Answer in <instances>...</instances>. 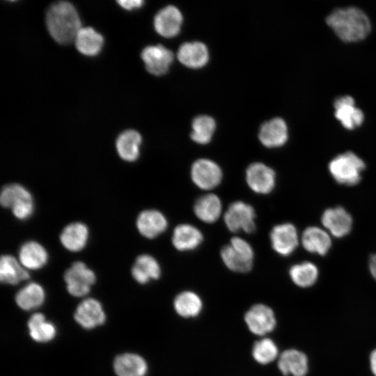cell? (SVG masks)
Wrapping results in <instances>:
<instances>
[{"instance_id":"1","label":"cell","mask_w":376,"mask_h":376,"mask_svg":"<svg viewBox=\"0 0 376 376\" xmlns=\"http://www.w3.org/2000/svg\"><path fill=\"white\" fill-rule=\"evenodd\" d=\"M45 20L49 34L61 45H67L75 40L81 28L76 8L65 1L51 5L47 11Z\"/></svg>"},{"instance_id":"2","label":"cell","mask_w":376,"mask_h":376,"mask_svg":"<svg viewBox=\"0 0 376 376\" xmlns=\"http://www.w3.org/2000/svg\"><path fill=\"white\" fill-rule=\"evenodd\" d=\"M326 22L340 39L347 42L363 40L371 29L368 16L356 7L336 9L328 15Z\"/></svg>"},{"instance_id":"3","label":"cell","mask_w":376,"mask_h":376,"mask_svg":"<svg viewBox=\"0 0 376 376\" xmlns=\"http://www.w3.org/2000/svg\"><path fill=\"white\" fill-rule=\"evenodd\" d=\"M365 169L363 159L350 151L336 156L329 164V171L333 178L338 183L348 186L360 182Z\"/></svg>"},{"instance_id":"4","label":"cell","mask_w":376,"mask_h":376,"mask_svg":"<svg viewBox=\"0 0 376 376\" xmlns=\"http://www.w3.org/2000/svg\"><path fill=\"white\" fill-rule=\"evenodd\" d=\"M253 256L251 246L239 237H233L230 243L221 251V257L225 265L236 272L245 273L250 271Z\"/></svg>"},{"instance_id":"5","label":"cell","mask_w":376,"mask_h":376,"mask_svg":"<svg viewBox=\"0 0 376 376\" xmlns=\"http://www.w3.org/2000/svg\"><path fill=\"white\" fill-rule=\"evenodd\" d=\"M0 202L3 207L10 208L14 216L20 220L28 219L33 212L31 194L19 184L6 185L1 190Z\"/></svg>"},{"instance_id":"6","label":"cell","mask_w":376,"mask_h":376,"mask_svg":"<svg viewBox=\"0 0 376 376\" xmlns=\"http://www.w3.org/2000/svg\"><path fill=\"white\" fill-rule=\"evenodd\" d=\"M255 219L253 207L241 201L231 203L224 214L225 224L232 232H253L256 229Z\"/></svg>"},{"instance_id":"7","label":"cell","mask_w":376,"mask_h":376,"mask_svg":"<svg viewBox=\"0 0 376 376\" xmlns=\"http://www.w3.org/2000/svg\"><path fill=\"white\" fill-rule=\"evenodd\" d=\"M95 273L81 261L74 263L64 274L67 290L75 297L87 295L91 286L95 283Z\"/></svg>"},{"instance_id":"8","label":"cell","mask_w":376,"mask_h":376,"mask_svg":"<svg viewBox=\"0 0 376 376\" xmlns=\"http://www.w3.org/2000/svg\"><path fill=\"white\" fill-rule=\"evenodd\" d=\"M244 320L249 331L258 336L271 333L276 325L274 311L263 304L252 306L245 313Z\"/></svg>"},{"instance_id":"9","label":"cell","mask_w":376,"mask_h":376,"mask_svg":"<svg viewBox=\"0 0 376 376\" xmlns=\"http://www.w3.org/2000/svg\"><path fill=\"white\" fill-rule=\"evenodd\" d=\"M191 178L198 187L208 190L221 182L222 171L216 162L208 159H199L191 166Z\"/></svg>"},{"instance_id":"10","label":"cell","mask_w":376,"mask_h":376,"mask_svg":"<svg viewBox=\"0 0 376 376\" xmlns=\"http://www.w3.org/2000/svg\"><path fill=\"white\" fill-rule=\"evenodd\" d=\"M246 180L256 193L267 194L274 188L276 174L270 167L260 162L250 164L246 171Z\"/></svg>"},{"instance_id":"11","label":"cell","mask_w":376,"mask_h":376,"mask_svg":"<svg viewBox=\"0 0 376 376\" xmlns=\"http://www.w3.org/2000/svg\"><path fill=\"white\" fill-rule=\"evenodd\" d=\"M270 241L276 252L283 256H289L299 244L297 228L290 223L276 225L270 233Z\"/></svg>"},{"instance_id":"12","label":"cell","mask_w":376,"mask_h":376,"mask_svg":"<svg viewBox=\"0 0 376 376\" xmlns=\"http://www.w3.org/2000/svg\"><path fill=\"white\" fill-rule=\"evenodd\" d=\"M146 70L154 75L165 74L173 61V52L162 45L145 47L141 54Z\"/></svg>"},{"instance_id":"13","label":"cell","mask_w":376,"mask_h":376,"mask_svg":"<svg viewBox=\"0 0 376 376\" xmlns=\"http://www.w3.org/2000/svg\"><path fill=\"white\" fill-rule=\"evenodd\" d=\"M321 222L329 234L338 238L347 235L352 226V216L340 206L324 210Z\"/></svg>"},{"instance_id":"14","label":"cell","mask_w":376,"mask_h":376,"mask_svg":"<svg viewBox=\"0 0 376 376\" xmlns=\"http://www.w3.org/2000/svg\"><path fill=\"white\" fill-rule=\"evenodd\" d=\"M75 319L83 328L91 329L105 322L106 315L101 304L89 298L81 302L75 313Z\"/></svg>"},{"instance_id":"15","label":"cell","mask_w":376,"mask_h":376,"mask_svg":"<svg viewBox=\"0 0 376 376\" xmlns=\"http://www.w3.org/2000/svg\"><path fill=\"white\" fill-rule=\"evenodd\" d=\"M278 368L285 376H306L308 371L307 356L297 349H288L279 357Z\"/></svg>"},{"instance_id":"16","label":"cell","mask_w":376,"mask_h":376,"mask_svg":"<svg viewBox=\"0 0 376 376\" xmlns=\"http://www.w3.org/2000/svg\"><path fill=\"white\" fill-rule=\"evenodd\" d=\"M334 105L336 118L346 129L352 130L363 123V113L355 107L354 100L351 96L345 95L338 97Z\"/></svg>"},{"instance_id":"17","label":"cell","mask_w":376,"mask_h":376,"mask_svg":"<svg viewBox=\"0 0 376 376\" xmlns=\"http://www.w3.org/2000/svg\"><path fill=\"white\" fill-rule=\"evenodd\" d=\"M182 22L180 11L175 6L170 5L157 13L154 19V26L159 35L171 38L178 33Z\"/></svg>"},{"instance_id":"18","label":"cell","mask_w":376,"mask_h":376,"mask_svg":"<svg viewBox=\"0 0 376 376\" xmlns=\"http://www.w3.org/2000/svg\"><path fill=\"white\" fill-rule=\"evenodd\" d=\"M258 137L260 142L267 148L284 145L288 137L285 122L281 118H274L265 122L260 129Z\"/></svg>"},{"instance_id":"19","label":"cell","mask_w":376,"mask_h":376,"mask_svg":"<svg viewBox=\"0 0 376 376\" xmlns=\"http://www.w3.org/2000/svg\"><path fill=\"white\" fill-rule=\"evenodd\" d=\"M167 225L164 215L156 210H144L139 214L136 219L139 232L149 239L162 234L166 229Z\"/></svg>"},{"instance_id":"20","label":"cell","mask_w":376,"mask_h":376,"mask_svg":"<svg viewBox=\"0 0 376 376\" xmlns=\"http://www.w3.org/2000/svg\"><path fill=\"white\" fill-rule=\"evenodd\" d=\"M301 244L307 251L324 256L331 246V240L327 230L318 226H309L302 233Z\"/></svg>"},{"instance_id":"21","label":"cell","mask_w":376,"mask_h":376,"mask_svg":"<svg viewBox=\"0 0 376 376\" xmlns=\"http://www.w3.org/2000/svg\"><path fill=\"white\" fill-rule=\"evenodd\" d=\"M113 369L118 376H145L148 365L142 357L133 353H125L116 357Z\"/></svg>"},{"instance_id":"22","label":"cell","mask_w":376,"mask_h":376,"mask_svg":"<svg viewBox=\"0 0 376 376\" xmlns=\"http://www.w3.org/2000/svg\"><path fill=\"white\" fill-rule=\"evenodd\" d=\"M203 239L201 232L196 227L188 224H182L175 228L172 243L178 251H191L197 248Z\"/></svg>"},{"instance_id":"23","label":"cell","mask_w":376,"mask_h":376,"mask_svg":"<svg viewBox=\"0 0 376 376\" xmlns=\"http://www.w3.org/2000/svg\"><path fill=\"white\" fill-rule=\"evenodd\" d=\"M208 51L206 46L201 42L183 43L178 49V58L185 65L192 68H201L208 61Z\"/></svg>"},{"instance_id":"24","label":"cell","mask_w":376,"mask_h":376,"mask_svg":"<svg viewBox=\"0 0 376 376\" xmlns=\"http://www.w3.org/2000/svg\"><path fill=\"white\" fill-rule=\"evenodd\" d=\"M19 259L21 265L26 269H38L47 263L48 254L41 244L34 241H29L21 246Z\"/></svg>"},{"instance_id":"25","label":"cell","mask_w":376,"mask_h":376,"mask_svg":"<svg viewBox=\"0 0 376 376\" xmlns=\"http://www.w3.org/2000/svg\"><path fill=\"white\" fill-rule=\"evenodd\" d=\"M88 238L87 226L80 222L72 223L64 228L60 235L63 246L70 251H79L86 246Z\"/></svg>"},{"instance_id":"26","label":"cell","mask_w":376,"mask_h":376,"mask_svg":"<svg viewBox=\"0 0 376 376\" xmlns=\"http://www.w3.org/2000/svg\"><path fill=\"white\" fill-rule=\"evenodd\" d=\"M132 275L139 283L146 284L152 279H157L161 275L158 262L152 256H139L132 268Z\"/></svg>"},{"instance_id":"27","label":"cell","mask_w":376,"mask_h":376,"mask_svg":"<svg viewBox=\"0 0 376 376\" xmlns=\"http://www.w3.org/2000/svg\"><path fill=\"white\" fill-rule=\"evenodd\" d=\"M194 211L196 216L202 221L214 223L221 213V200L214 194L202 196L195 202Z\"/></svg>"},{"instance_id":"28","label":"cell","mask_w":376,"mask_h":376,"mask_svg":"<svg viewBox=\"0 0 376 376\" xmlns=\"http://www.w3.org/2000/svg\"><path fill=\"white\" fill-rule=\"evenodd\" d=\"M75 44L77 49L86 56H95L103 45V37L91 27H81L78 31Z\"/></svg>"},{"instance_id":"29","label":"cell","mask_w":376,"mask_h":376,"mask_svg":"<svg viewBox=\"0 0 376 376\" xmlns=\"http://www.w3.org/2000/svg\"><path fill=\"white\" fill-rule=\"evenodd\" d=\"M141 134L133 130L122 132L116 140V149L119 156L127 162H134L139 156V147L141 143Z\"/></svg>"},{"instance_id":"30","label":"cell","mask_w":376,"mask_h":376,"mask_svg":"<svg viewBox=\"0 0 376 376\" xmlns=\"http://www.w3.org/2000/svg\"><path fill=\"white\" fill-rule=\"evenodd\" d=\"M173 308L181 317L189 318L198 316L203 308L201 297L194 292L183 291L174 299Z\"/></svg>"},{"instance_id":"31","label":"cell","mask_w":376,"mask_h":376,"mask_svg":"<svg viewBox=\"0 0 376 376\" xmlns=\"http://www.w3.org/2000/svg\"><path fill=\"white\" fill-rule=\"evenodd\" d=\"M20 264L13 256H2L0 260L1 281L15 285L28 279L29 274Z\"/></svg>"},{"instance_id":"32","label":"cell","mask_w":376,"mask_h":376,"mask_svg":"<svg viewBox=\"0 0 376 376\" xmlns=\"http://www.w3.org/2000/svg\"><path fill=\"white\" fill-rule=\"evenodd\" d=\"M45 297L42 287L38 283H30L17 293L15 301L22 309L30 311L41 306Z\"/></svg>"},{"instance_id":"33","label":"cell","mask_w":376,"mask_h":376,"mask_svg":"<svg viewBox=\"0 0 376 376\" xmlns=\"http://www.w3.org/2000/svg\"><path fill=\"white\" fill-rule=\"evenodd\" d=\"M29 334L33 340L39 343L52 340L56 336V327L50 322L46 320L42 313H35L28 321Z\"/></svg>"},{"instance_id":"34","label":"cell","mask_w":376,"mask_h":376,"mask_svg":"<svg viewBox=\"0 0 376 376\" xmlns=\"http://www.w3.org/2000/svg\"><path fill=\"white\" fill-rule=\"evenodd\" d=\"M318 274L317 266L308 261L295 264L289 270L292 282L303 288L313 285L318 280Z\"/></svg>"},{"instance_id":"35","label":"cell","mask_w":376,"mask_h":376,"mask_svg":"<svg viewBox=\"0 0 376 376\" xmlns=\"http://www.w3.org/2000/svg\"><path fill=\"white\" fill-rule=\"evenodd\" d=\"M214 130L215 122L212 117L197 116L192 122L191 138L198 143L206 144L210 141Z\"/></svg>"},{"instance_id":"36","label":"cell","mask_w":376,"mask_h":376,"mask_svg":"<svg viewBox=\"0 0 376 376\" xmlns=\"http://www.w3.org/2000/svg\"><path fill=\"white\" fill-rule=\"evenodd\" d=\"M252 357L257 363L266 365L279 357V349L273 340L263 338L253 344Z\"/></svg>"},{"instance_id":"37","label":"cell","mask_w":376,"mask_h":376,"mask_svg":"<svg viewBox=\"0 0 376 376\" xmlns=\"http://www.w3.org/2000/svg\"><path fill=\"white\" fill-rule=\"evenodd\" d=\"M117 3L123 8L126 10H132L133 8H139L143 3V1L141 0H120L118 1Z\"/></svg>"},{"instance_id":"38","label":"cell","mask_w":376,"mask_h":376,"mask_svg":"<svg viewBox=\"0 0 376 376\" xmlns=\"http://www.w3.org/2000/svg\"><path fill=\"white\" fill-rule=\"evenodd\" d=\"M368 267L371 275L376 280V253L370 257Z\"/></svg>"},{"instance_id":"39","label":"cell","mask_w":376,"mask_h":376,"mask_svg":"<svg viewBox=\"0 0 376 376\" xmlns=\"http://www.w3.org/2000/svg\"><path fill=\"white\" fill-rule=\"evenodd\" d=\"M370 368L372 373L376 376V349L373 350L369 357Z\"/></svg>"}]
</instances>
